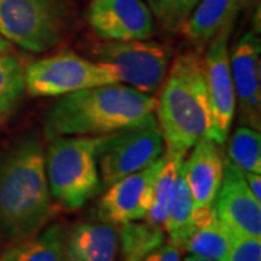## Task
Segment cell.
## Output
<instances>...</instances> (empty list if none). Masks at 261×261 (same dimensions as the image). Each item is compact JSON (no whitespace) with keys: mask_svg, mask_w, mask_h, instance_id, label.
<instances>
[{"mask_svg":"<svg viewBox=\"0 0 261 261\" xmlns=\"http://www.w3.org/2000/svg\"><path fill=\"white\" fill-rule=\"evenodd\" d=\"M159 126L157 99L122 83L103 84L61 96L48 109L44 134L105 137L134 128Z\"/></svg>","mask_w":261,"mask_h":261,"instance_id":"1","label":"cell"},{"mask_svg":"<svg viewBox=\"0 0 261 261\" xmlns=\"http://www.w3.org/2000/svg\"><path fill=\"white\" fill-rule=\"evenodd\" d=\"M51 215L45 151L35 134L22 135L0 157V237L12 244L32 237Z\"/></svg>","mask_w":261,"mask_h":261,"instance_id":"2","label":"cell"},{"mask_svg":"<svg viewBox=\"0 0 261 261\" xmlns=\"http://www.w3.org/2000/svg\"><path fill=\"white\" fill-rule=\"evenodd\" d=\"M157 122L166 154L186 157L197 141L211 137L214 115L199 51L173 61L157 100Z\"/></svg>","mask_w":261,"mask_h":261,"instance_id":"3","label":"cell"},{"mask_svg":"<svg viewBox=\"0 0 261 261\" xmlns=\"http://www.w3.org/2000/svg\"><path fill=\"white\" fill-rule=\"evenodd\" d=\"M103 137H57L45 154L48 186L57 203L75 211L100 189L97 149Z\"/></svg>","mask_w":261,"mask_h":261,"instance_id":"4","label":"cell"},{"mask_svg":"<svg viewBox=\"0 0 261 261\" xmlns=\"http://www.w3.org/2000/svg\"><path fill=\"white\" fill-rule=\"evenodd\" d=\"M68 0H0V35L29 53H47L70 29Z\"/></svg>","mask_w":261,"mask_h":261,"instance_id":"5","label":"cell"},{"mask_svg":"<svg viewBox=\"0 0 261 261\" xmlns=\"http://www.w3.org/2000/svg\"><path fill=\"white\" fill-rule=\"evenodd\" d=\"M90 54L112 68L118 83L152 96L167 75L173 48L149 39L105 41L94 44Z\"/></svg>","mask_w":261,"mask_h":261,"instance_id":"6","label":"cell"},{"mask_svg":"<svg viewBox=\"0 0 261 261\" xmlns=\"http://www.w3.org/2000/svg\"><path fill=\"white\" fill-rule=\"evenodd\" d=\"M25 90L35 97L64 96L77 90L118 83L112 68L74 51L39 58L25 68Z\"/></svg>","mask_w":261,"mask_h":261,"instance_id":"7","label":"cell"},{"mask_svg":"<svg viewBox=\"0 0 261 261\" xmlns=\"http://www.w3.org/2000/svg\"><path fill=\"white\" fill-rule=\"evenodd\" d=\"M164 140L159 126L134 128L105 135L97 149V168L103 185L151 166L164 154Z\"/></svg>","mask_w":261,"mask_h":261,"instance_id":"8","label":"cell"},{"mask_svg":"<svg viewBox=\"0 0 261 261\" xmlns=\"http://www.w3.org/2000/svg\"><path fill=\"white\" fill-rule=\"evenodd\" d=\"M233 23L235 22H229L218 31L205 47L206 54L202 58L214 115V126L209 138L218 145H224L229 137L237 105L229 57V37Z\"/></svg>","mask_w":261,"mask_h":261,"instance_id":"9","label":"cell"},{"mask_svg":"<svg viewBox=\"0 0 261 261\" xmlns=\"http://www.w3.org/2000/svg\"><path fill=\"white\" fill-rule=\"evenodd\" d=\"M86 18L105 41L149 39L155 29L154 15L144 0H90Z\"/></svg>","mask_w":261,"mask_h":261,"instance_id":"10","label":"cell"},{"mask_svg":"<svg viewBox=\"0 0 261 261\" xmlns=\"http://www.w3.org/2000/svg\"><path fill=\"white\" fill-rule=\"evenodd\" d=\"M219 221L233 237L261 238V205L251 193L243 171L229 159L224 163V177L215 200Z\"/></svg>","mask_w":261,"mask_h":261,"instance_id":"11","label":"cell"},{"mask_svg":"<svg viewBox=\"0 0 261 261\" xmlns=\"http://www.w3.org/2000/svg\"><path fill=\"white\" fill-rule=\"evenodd\" d=\"M161 164L163 155L147 168L112 183L99 200V219L112 225H123L144 219L149 205L152 181Z\"/></svg>","mask_w":261,"mask_h":261,"instance_id":"12","label":"cell"},{"mask_svg":"<svg viewBox=\"0 0 261 261\" xmlns=\"http://www.w3.org/2000/svg\"><path fill=\"white\" fill-rule=\"evenodd\" d=\"M261 41L254 32H247L233 45L231 57L235 99H238L241 119L245 125L260 129Z\"/></svg>","mask_w":261,"mask_h":261,"instance_id":"13","label":"cell"},{"mask_svg":"<svg viewBox=\"0 0 261 261\" xmlns=\"http://www.w3.org/2000/svg\"><path fill=\"white\" fill-rule=\"evenodd\" d=\"M224 163L219 145L207 137L192 147L189 159H185V171L193 197V211H207L215 206L224 177Z\"/></svg>","mask_w":261,"mask_h":261,"instance_id":"14","label":"cell"},{"mask_svg":"<svg viewBox=\"0 0 261 261\" xmlns=\"http://www.w3.org/2000/svg\"><path fill=\"white\" fill-rule=\"evenodd\" d=\"M119 231L115 225L83 222L65 233L63 261H115Z\"/></svg>","mask_w":261,"mask_h":261,"instance_id":"15","label":"cell"},{"mask_svg":"<svg viewBox=\"0 0 261 261\" xmlns=\"http://www.w3.org/2000/svg\"><path fill=\"white\" fill-rule=\"evenodd\" d=\"M248 0H200L180 32L193 44L196 51H202L218 31L237 15Z\"/></svg>","mask_w":261,"mask_h":261,"instance_id":"16","label":"cell"},{"mask_svg":"<svg viewBox=\"0 0 261 261\" xmlns=\"http://www.w3.org/2000/svg\"><path fill=\"white\" fill-rule=\"evenodd\" d=\"M233 235L219 221L214 207L193 211V229L181 250L214 261H224L232 245Z\"/></svg>","mask_w":261,"mask_h":261,"instance_id":"17","label":"cell"},{"mask_svg":"<svg viewBox=\"0 0 261 261\" xmlns=\"http://www.w3.org/2000/svg\"><path fill=\"white\" fill-rule=\"evenodd\" d=\"M65 229L60 224L12 244L0 261H63Z\"/></svg>","mask_w":261,"mask_h":261,"instance_id":"18","label":"cell"},{"mask_svg":"<svg viewBox=\"0 0 261 261\" xmlns=\"http://www.w3.org/2000/svg\"><path fill=\"white\" fill-rule=\"evenodd\" d=\"M193 229V197L189 189L185 171V160L180 163L173 193L168 205V214L164 231L168 233L170 243L180 250Z\"/></svg>","mask_w":261,"mask_h":261,"instance_id":"19","label":"cell"},{"mask_svg":"<svg viewBox=\"0 0 261 261\" xmlns=\"http://www.w3.org/2000/svg\"><path fill=\"white\" fill-rule=\"evenodd\" d=\"M186 157L163 154V164L159 170L157 176L152 181L151 196H149V205L147 214L144 216V221L148 224L159 226L164 229V224L167 219L168 205L173 193V187L177 176V170L180 163Z\"/></svg>","mask_w":261,"mask_h":261,"instance_id":"20","label":"cell"},{"mask_svg":"<svg viewBox=\"0 0 261 261\" xmlns=\"http://www.w3.org/2000/svg\"><path fill=\"white\" fill-rule=\"evenodd\" d=\"M122 261H138L145 254L166 243V231L148 222L137 221L119 225Z\"/></svg>","mask_w":261,"mask_h":261,"instance_id":"21","label":"cell"},{"mask_svg":"<svg viewBox=\"0 0 261 261\" xmlns=\"http://www.w3.org/2000/svg\"><path fill=\"white\" fill-rule=\"evenodd\" d=\"M25 68L10 53L0 54V121L9 118L25 92Z\"/></svg>","mask_w":261,"mask_h":261,"instance_id":"22","label":"cell"},{"mask_svg":"<svg viewBox=\"0 0 261 261\" xmlns=\"http://www.w3.org/2000/svg\"><path fill=\"white\" fill-rule=\"evenodd\" d=\"M243 171L261 173V134L250 125H241L233 132L229 142V157Z\"/></svg>","mask_w":261,"mask_h":261,"instance_id":"23","label":"cell"},{"mask_svg":"<svg viewBox=\"0 0 261 261\" xmlns=\"http://www.w3.org/2000/svg\"><path fill=\"white\" fill-rule=\"evenodd\" d=\"M200 0H147L160 25L168 32H180Z\"/></svg>","mask_w":261,"mask_h":261,"instance_id":"24","label":"cell"},{"mask_svg":"<svg viewBox=\"0 0 261 261\" xmlns=\"http://www.w3.org/2000/svg\"><path fill=\"white\" fill-rule=\"evenodd\" d=\"M224 261H261V238L233 237Z\"/></svg>","mask_w":261,"mask_h":261,"instance_id":"25","label":"cell"},{"mask_svg":"<svg viewBox=\"0 0 261 261\" xmlns=\"http://www.w3.org/2000/svg\"><path fill=\"white\" fill-rule=\"evenodd\" d=\"M138 261H181V254L178 247L168 241L159 245L148 254H145Z\"/></svg>","mask_w":261,"mask_h":261,"instance_id":"26","label":"cell"},{"mask_svg":"<svg viewBox=\"0 0 261 261\" xmlns=\"http://www.w3.org/2000/svg\"><path fill=\"white\" fill-rule=\"evenodd\" d=\"M243 174L254 197L261 202V176L257 173H248V171H243Z\"/></svg>","mask_w":261,"mask_h":261,"instance_id":"27","label":"cell"},{"mask_svg":"<svg viewBox=\"0 0 261 261\" xmlns=\"http://www.w3.org/2000/svg\"><path fill=\"white\" fill-rule=\"evenodd\" d=\"M12 49V44H10L8 39L0 35V54H6V53H10Z\"/></svg>","mask_w":261,"mask_h":261,"instance_id":"28","label":"cell"},{"mask_svg":"<svg viewBox=\"0 0 261 261\" xmlns=\"http://www.w3.org/2000/svg\"><path fill=\"white\" fill-rule=\"evenodd\" d=\"M185 261H214V260H209V258H203V257H199V255H195V254H192V255H189Z\"/></svg>","mask_w":261,"mask_h":261,"instance_id":"29","label":"cell"}]
</instances>
